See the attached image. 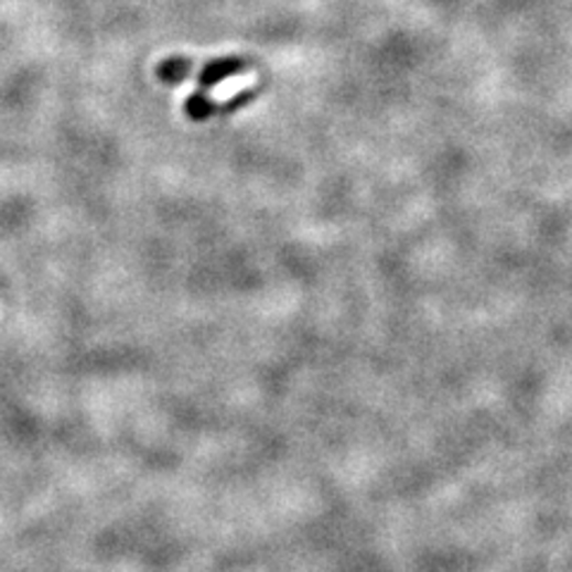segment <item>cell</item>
I'll use <instances>...</instances> for the list:
<instances>
[{
    "label": "cell",
    "instance_id": "cell-1",
    "mask_svg": "<svg viewBox=\"0 0 572 572\" xmlns=\"http://www.w3.org/2000/svg\"><path fill=\"white\" fill-rule=\"evenodd\" d=\"M246 67H248L246 61H239V57H225V61H215L211 65H205L198 82H201L203 89H213V86H217L219 82H225L231 75H237V72H241Z\"/></svg>",
    "mask_w": 572,
    "mask_h": 572
},
{
    "label": "cell",
    "instance_id": "cell-2",
    "mask_svg": "<svg viewBox=\"0 0 572 572\" xmlns=\"http://www.w3.org/2000/svg\"><path fill=\"white\" fill-rule=\"evenodd\" d=\"M191 72V63L184 61V57H170V61H165L163 65L158 67V77L163 79L165 84H180L188 77Z\"/></svg>",
    "mask_w": 572,
    "mask_h": 572
}]
</instances>
